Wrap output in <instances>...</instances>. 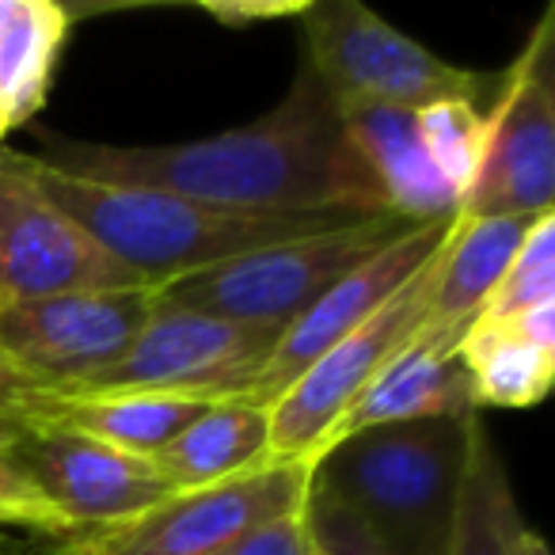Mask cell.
<instances>
[{
	"mask_svg": "<svg viewBox=\"0 0 555 555\" xmlns=\"http://www.w3.org/2000/svg\"><path fill=\"white\" fill-rule=\"evenodd\" d=\"M50 168L111 186H149L232 214H388L339 107L309 62L274 111L179 145H107L42 133Z\"/></svg>",
	"mask_w": 555,
	"mask_h": 555,
	"instance_id": "1",
	"label": "cell"
},
{
	"mask_svg": "<svg viewBox=\"0 0 555 555\" xmlns=\"http://www.w3.org/2000/svg\"><path fill=\"white\" fill-rule=\"evenodd\" d=\"M20 164L65 217H73L95 244L107 247L118 262L138 270L153 286H168L176 278L221 267V262L240 259V255L294 244V240L373 217L354 214V209L232 214V209L202 206V202L179 198V194L168 191L111 186L65 176L39 156L20 153Z\"/></svg>",
	"mask_w": 555,
	"mask_h": 555,
	"instance_id": "2",
	"label": "cell"
},
{
	"mask_svg": "<svg viewBox=\"0 0 555 555\" xmlns=\"http://www.w3.org/2000/svg\"><path fill=\"white\" fill-rule=\"evenodd\" d=\"M472 415L347 434L309 464V494L347 509L392 555H446Z\"/></svg>",
	"mask_w": 555,
	"mask_h": 555,
	"instance_id": "3",
	"label": "cell"
},
{
	"mask_svg": "<svg viewBox=\"0 0 555 555\" xmlns=\"http://www.w3.org/2000/svg\"><path fill=\"white\" fill-rule=\"evenodd\" d=\"M305 62L339 111H423L446 100L476 103L499 92V77L456 69L396 31L358 0H312L305 9Z\"/></svg>",
	"mask_w": 555,
	"mask_h": 555,
	"instance_id": "4",
	"label": "cell"
},
{
	"mask_svg": "<svg viewBox=\"0 0 555 555\" xmlns=\"http://www.w3.org/2000/svg\"><path fill=\"white\" fill-rule=\"evenodd\" d=\"M411 221L396 214H373L362 221L339 224L332 232L294 240V244L262 247L240 255L221 267L176 278L160 289L164 301L198 309L209 317L247 320V324H282L289 327L297 317L312 309L332 286L354 274L365 259L400 240Z\"/></svg>",
	"mask_w": 555,
	"mask_h": 555,
	"instance_id": "5",
	"label": "cell"
},
{
	"mask_svg": "<svg viewBox=\"0 0 555 555\" xmlns=\"http://www.w3.org/2000/svg\"><path fill=\"white\" fill-rule=\"evenodd\" d=\"M282 324H247V320L209 317L183 305L156 301L145 332L115 365L47 396H100L145 392L183 396V400L224 403L240 400L255 373L274 354Z\"/></svg>",
	"mask_w": 555,
	"mask_h": 555,
	"instance_id": "6",
	"label": "cell"
},
{
	"mask_svg": "<svg viewBox=\"0 0 555 555\" xmlns=\"http://www.w3.org/2000/svg\"><path fill=\"white\" fill-rule=\"evenodd\" d=\"M555 206V9L529 31L487 115L461 217H537Z\"/></svg>",
	"mask_w": 555,
	"mask_h": 555,
	"instance_id": "7",
	"label": "cell"
},
{
	"mask_svg": "<svg viewBox=\"0 0 555 555\" xmlns=\"http://www.w3.org/2000/svg\"><path fill=\"white\" fill-rule=\"evenodd\" d=\"M305 494L309 464L270 456L214 487L171 494L138 517L57 540L50 555H209L259 525L301 514Z\"/></svg>",
	"mask_w": 555,
	"mask_h": 555,
	"instance_id": "8",
	"label": "cell"
},
{
	"mask_svg": "<svg viewBox=\"0 0 555 555\" xmlns=\"http://www.w3.org/2000/svg\"><path fill=\"white\" fill-rule=\"evenodd\" d=\"M438 255H430L408 286L396 289L362 327L320 354L286 392L267 408L270 418V456L312 464L332 426L354 408V400L423 335L430 320Z\"/></svg>",
	"mask_w": 555,
	"mask_h": 555,
	"instance_id": "9",
	"label": "cell"
},
{
	"mask_svg": "<svg viewBox=\"0 0 555 555\" xmlns=\"http://www.w3.org/2000/svg\"><path fill=\"white\" fill-rule=\"evenodd\" d=\"M160 301V286L85 289L42 301L0 305V354L42 392H62L115 365L138 343Z\"/></svg>",
	"mask_w": 555,
	"mask_h": 555,
	"instance_id": "10",
	"label": "cell"
},
{
	"mask_svg": "<svg viewBox=\"0 0 555 555\" xmlns=\"http://www.w3.org/2000/svg\"><path fill=\"white\" fill-rule=\"evenodd\" d=\"M145 286L153 282L118 262L39 191L20 153L0 149V305Z\"/></svg>",
	"mask_w": 555,
	"mask_h": 555,
	"instance_id": "11",
	"label": "cell"
},
{
	"mask_svg": "<svg viewBox=\"0 0 555 555\" xmlns=\"http://www.w3.org/2000/svg\"><path fill=\"white\" fill-rule=\"evenodd\" d=\"M0 434L20 468L77 532L118 525L176 494L156 472L153 456H138L88 434L9 418H0Z\"/></svg>",
	"mask_w": 555,
	"mask_h": 555,
	"instance_id": "12",
	"label": "cell"
},
{
	"mask_svg": "<svg viewBox=\"0 0 555 555\" xmlns=\"http://www.w3.org/2000/svg\"><path fill=\"white\" fill-rule=\"evenodd\" d=\"M453 221L456 217L415 224V229H408L400 240L380 247L373 259H365L354 274L343 278L339 286L327 289L305 317H297L294 324L282 332L274 354L255 373V380L247 385V392L240 396V400L270 408L320 354H327L335 343H343L354 327H362L396 289L408 286L411 278L430 262V255L446 244Z\"/></svg>",
	"mask_w": 555,
	"mask_h": 555,
	"instance_id": "13",
	"label": "cell"
},
{
	"mask_svg": "<svg viewBox=\"0 0 555 555\" xmlns=\"http://www.w3.org/2000/svg\"><path fill=\"white\" fill-rule=\"evenodd\" d=\"M540 217V214H537ZM537 217H461L456 214L446 244L438 255L434 278V301L426 335L438 347L456 350L472 320L487 305L499 278L506 274L509 259L521 247L525 232Z\"/></svg>",
	"mask_w": 555,
	"mask_h": 555,
	"instance_id": "14",
	"label": "cell"
},
{
	"mask_svg": "<svg viewBox=\"0 0 555 555\" xmlns=\"http://www.w3.org/2000/svg\"><path fill=\"white\" fill-rule=\"evenodd\" d=\"M476 408V392H472V377L464 370L461 354L446 350L426 335H418L370 388L354 400V408L332 426L327 441L320 446L324 453L332 441L347 438V434L370 430V426L388 423H418V418H453L468 415ZM317 453V456H320Z\"/></svg>",
	"mask_w": 555,
	"mask_h": 555,
	"instance_id": "15",
	"label": "cell"
},
{
	"mask_svg": "<svg viewBox=\"0 0 555 555\" xmlns=\"http://www.w3.org/2000/svg\"><path fill=\"white\" fill-rule=\"evenodd\" d=\"M456 354L472 377L476 408H532L552 392L555 305L506 320H476Z\"/></svg>",
	"mask_w": 555,
	"mask_h": 555,
	"instance_id": "16",
	"label": "cell"
},
{
	"mask_svg": "<svg viewBox=\"0 0 555 555\" xmlns=\"http://www.w3.org/2000/svg\"><path fill=\"white\" fill-rule=\"evenodd\" d=\"M214 403L183 400V396H145V392H100V396H31L16 408L0 411L9 423L62 426L88 434L107 446L130 449L138 456H153L183 434L194 418Z\"/></svg>",
	"mask_w": 555,
	"mask_h": 555,
	"instance_id": "17",
	"label": "cell"
},
{
	"mask_svg": "<svg viewBox=\"0 0 555 555\" xmlns=\"http://www.w3.org/2000/svg\"><path fill=\"white\" fill-rule=\"evenodd\" d=\"M370 168L377 194L388 214L403 217L411 224L441 221L461 214V202L438 176V168L426 156L418 138V126L411 111L396 107H350L339 111Z\"/></svg>",
	"mask_w": 555,
	"mask_h": 555,
	"instance_id": "18",
	"label": "cell"
},
{
	"mask_svg": "<svg viewBox=\"0 0 555 555\" xmlns=\"http://www.w3.org/2000/svg\"><path fill=\"white\" fill-rule=\"evenodd\" d=\"M270 461L267 408L224 400L206 408L183 434L153 453V464L171 491H198Z\"/></svg>",
	"mask_w": 555,
	"mask_h": 555,
	"instance_id": "19",
	"label": "cell"
},
{
	"mask_svg": "<svg viewBox=\"0 0 555 555\" xmlns=\"http://www.w3.org/2000/svg\"><path fill=\"white\" fill-rule=\"evenodd\" d=\"M69 12L54 0H9L0 20V138L47 103Z\"/></svg>",
	"mask_w": 555,
	"mask_h": 555,
	"instance_id": "20",
	"label": "cell"
},
{
	"mask_svg": "<svg viewBox=\"0 0 555 555\" xmlns=\"http://www.w3.org/2000/svg\"><path fill=\"white\" fill-rule=\"evenodd\" d=\"M521 525L506 464L476 411L468 426V464H464L446 555H514V532Z\"/></svg>",
	"mask_w": 555,
	"mask_h": 555,
	"instance_id": "21",
	"label": "cell"
},
{
	"mask_svg": "<svg viewBox=\"0 0 555 555\" xmlns=\"http://www.w3.org/2000/svg\"><path fill=\"white\" fill-rule=\"evenodd\" d=\"M415 126L426 145V156L438 168V176L456 194V202H464L472 179H476L479 156H483L487 115L476 103L446 100V103H434V107L415 111Z\"/></svg>",
	"mask_w": 555,
	"mask_h": 555,
	"instance_id": "22",
	"label": "cell"
},
{
	"mask_svg": "<svg viewBox=\"0 0 555 555\" xmlns=\"http://www.w3.org/2000/svg\"><path fill=\"white\" fill-rule=\"evenodd\" d=\"M540 305H555V214H540L509 259L506 274L491 289L476 320L521 317ZM472 320V324H476Z\"/></svg>",
	"mask_w": 555,
	"mask_h": 555,
	"instance_id": "23",
	"label": "cell"
},
{
	"mask_svg": "<svg viewBox=\"0 0 555 555\" xmlns=\"http://www.w3.org/2000/svg\"><path fill=\"white\" fill-rule=\"evenodd\" d=\"M0 532H24V537L69 540L77 537L69 521L54 509V502L35 487V479L16 464L0 434Z\"/></svg>",
	"mask_w": 555,
	"mask_h": 555,
	"instance_id": "24",
	"label": "cell"
},
{
	"mask_svg": "<svg viewBox=\"0 0 555 555\" xmlns=\"http://www.w3.org/2000/svg\"><path fill=\"white\" fill-rule=\"evenodd\" d=\"M301 517H305V529H309L312 547L324 555H392L370 529H362L347 509L320 499V494H305Z\"/></svg>",
	"mask_w": 555,
	"mask_h": 555,
	"instance_id": "25",
	"label": "cell"
},
{
	"mask_svg": "<svg viewBox=\"0 0 555 555\" xmlns=\"http://www.w3.org/2000/svg\"><path fill=\"white\" fill-rule=\"evenodd\" d=\"M209 555H312V540L309 529H305L301 514L278 517V521H267L259 529L244 532V537L229 540L224 547Z\"/></svg>",
	"mask_w": 555,
	"mask_h": 555,
	"instance_id": "26",
	"label": "cell"
},
{
	"mask_svg": "<svg viewBox=\"0 0 555 555\" xmlns=\"http://www.w3.org/2000/svg\"><path fill=\"white\" fill-rule=\"evenodd\" d=\"M309 4L312 0H202L198 9L224 27H247V24H270V20L305 16Z\"/></svg>",
	"mask_w": 555,
	"mask_h": 555,
	"instance_id": "27",
	"label": "cell"
},
{
	"mask_svg": "<svg viewBox=\"0 0 555 555\" xmlns=\"http://www.w3.org/2000/svg\"><path fill=\"white\" fill-rule=\"evenodd\" d=\"M39 392H42L39 380L27 377L9 354H0V411L16 408V403L31 400V396H39Z\"/></svg>",
	"mask_w": 555,
	"mask_h": 555,
	"instance_id": "28",
	"label": "cell"
},
{
	"mask_svg": "<svg viewBox=\"0 0 555 555\" xmlns=\"http://www.w3.org/2000/svg\"><path fill=\"white\" fill-rule=\"evenodd\" d=\"M514 555H552V552H547L544 537H540L537 529L521 525V529L514 532Z\"/></svg>",
	"mask_w": 555,
	"mask_h": 555,
	"instance_id": "29",
	"label": "cell"
},
{
	"mask_svg": "<svg viewBox=\"0 0 555 555\" xmlns=\"http://www.w3.org/2000/svg\"><path fill=\"white\" fill-rule=\"evenodd\" d=\"M0 555H50V552H39V544H31V540H20V537H9V532H0Z\"/></svg>",
	"mask_w": 555,
	"mask_h": 555,
	"instance_id": "30",
	"label": "cell"
},
{
	"mask_svg": "<svg viewBox=\"0 0 555 555\" xmlns=\"http://www.w3.org/2000/svg\"><path fill=\"white\" fill-rule=\"evenodd\" d=\"M312 555H324V552H317V547H312Z\"/></svg>",
	"mask_w": 555,
	"mask_h": 555,
	"instance_id": "31",
	"label": "cell"
},
{
	"mask_svg": "<svg viewBox=\"0 0 555 555\" xmlns=\"http://www.w3.org/2000/svg\"><path fill=\"white\" fill-rule=\"evenodd\" d=\"M0 141H4V138H0Z\"/></svg>",
	"mask_w": 555,
	"mask_h": 555,
	"instance_id": "32",
	"label": "cell"
}]
</instances>
